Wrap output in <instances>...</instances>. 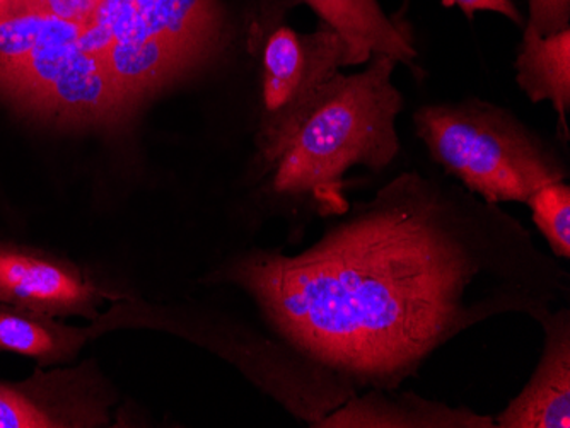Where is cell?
I'll list each match as a JSON object with an SVG mask.
<instances>
[{
  "label": "cell",
  "mask_w": 570,
  "mask_h": 428,
  "mask_svg": "<svg viewBox=\"0 0 570 428\" xmlns=\"http://www.w3.org/2000/svg\"><path fill=\"white\" fill-rule=\"evenodd\" d=\"M213 282L245 290L284 344L364 389H399L444 345L505 315L538 321L570 275L533 232L453 180L400 172L299 255L255 249Z\"/></svg>",
  "instance_id": "1"
},
{
  "label": "cell",
  "mask_w": 570,
  "mask_h": 428,
  "mask_svg": "<svg viewBox=\"0 0 570 428\" xmlns=\"http://www.w3.org/2000/svg\"><path fill=\"white\" fill-rule=\"evenodd\" d=\"M364 69L336 73L281 139L256 152L268 193L306 200L323 217L348 209L345 178L355 168L381 172L402 150L405 98L393 82L399 63L373 56Z\"/></svg>",
  "instance_id": "2"
},
{
  "label": "cell",
  "mask_w": 570,
  "mask_h": 428,
  "mask_svg": "<svg viewBox=\"0 0 570 428\" xmlns=\"http://www.w3.org/2000/svg\"><path fill=\"white\" fill-rule=\"evenodd\" d=\"M412 120L432 162L489 203H527L541 187L569 178V166L553 143L485 99L425 104Z\"/></svg>",
  "instance_id": "3"
},
{
  "label": "cell",
  "mask_w": 570,
  "mask_h": 428,
  "mask_svg": "<svg viewBox=\"0 0 570 428\" xmlns=\"http://www.w3.org/2000/svg\"><path fill=\"white\" fill-rule=\"evenodd\" d=\"M357 66L348 41L325 22L313 33L271 31L262 48L258 150L281 139L336 73Z\"/></svg>",
  "instance_id": "4"
},
{
  "label": "cell",
  "mask_w": 570,
  "mask_h": 428,
  "mask_svg": "<svg viewBox=\"0 0 570 428\" xmlns=\"http://www.w3.org/2000/svg\"><path fill=\"white\" fill-rule=\"evenodd\" d=\"M111 299L85 270L43 249L0 242V305L51 318H99Z\"/></svg>",
  "instance_id": "5"
},
{
  "label": "cell",
  "mask_w": 570,
  "mask_h": 428,
  "mask_svg": "<svg viewBox=\"0 0 570 428\" xmlns=\"http://www.w3.org/2000/svg\"><path fill=\"white\" fill-rule=\"evenodd\" d=\"M111 402L95 370L40 367L24 381H0V428L105 427Z\"/></svg>",
  "instance_id": "6"
},
{
  "label": "cell",
  "mask_w": 570,
  "mask_h": 428,
  "mask_svg": "<svg viewBox=\"0 0 570 428\" xmlns=\"http://www.w3.org/2000/svg\"><path fill=\"white\" fill-rule=\"evenodd\" d=\"M543 348L520 395L494 417L495 428H570L569 305L541 316Z\"/></svg>",
  "instance_id": "7"
},
{
  "label": "cell",
  "mask_w": 570,
  "mask_h": 428,
  "mask_svg": "<svg viewBox=\"0 0 570 428\" xmlns=\"http://www.w3.org/2000/svg\"><path fill=\"white\" fill-rule=\"evenodd\" d=\"M316 428H495V421L492 415L400 388L364 389L330 411Z\"/></svg>",
  "instance_id": "8"
},
{
  "label": "cell",
  "mask_w": 570,
  "mask_h": 428,
  "mask_svg": "<svg viewBox=\"0 0 570 428\" xmlns=\"http://www.w3.org/2000/svg\"><path fill=\"white\" fill-rule=\"evenodd\" d=\"M320 21L338 31L351 44L361 66L373 56L390 57L413 67L417 48L402 22L387 16L380 0H306Z\"/></svg>",
  "instance_id": "9"
},
{
  "label": "cell",
  "mask_w": 570,
  "mask_h": 428,
  "mask_svg": "<svg viewBox=\"0 0 570 428\" xmlns=\"http://www.w3.org/2000/svg\"><path fill=\"white\" fill-rule=\"evenodd\" d=\"M515 82L531 103H550L557 127L569 140L570 30L540 34L524 24L514 62Z\"/></svg>",
  "instance_id": "10"
},
{
  "label": "cell",
  "mask_w": 570,
  "mask_h": 428,
  "mask_svg": "<svg viewBox=\"0 0 570 428\" xmlns=\"http://www.w3.org/2000/svg\"><path fill=\"white\" fill-rule=\"evenodd\" d=\"M91 337V328H77L59 318L0 305V351L35 360L45 369L72 362Z\"/></svg>",
  "instance_id": "11"
},
{
  "label": "cell",
  "mask_w": 570,
  "mask_h": 428,
  "mask_svg": "<svg viewBox=\"0 0 570 428\" xmlns=\"http://www.w3.org/2000/svg\"><path fill=\"white\" fill-rule=\"evenodd\" d=\"M31 6L88 30L105 62L111 50L134 44L149 33L144 9L136 0H6Z\"/></svg>",
  "instance_id": "12"
},
{
  "label": "cell",
  "mask_w": 570,
  "mask_h": 428,
  "mask_svg": "<svg viewBox=\"0 0 570 428\" xmlns=\"http://www.w3.org/2000/svg\"><path fill=\"white\" fill-rule=\"evenodd\" d=\"M534 228L557 260H570V187L556 181L534 191L527 203Z\"/></svg>",
  "instance_id": "13"
},
{
  "label": "cell",
  "mask_w": 570,
  "mask_h": 428,
  "mask_svg": "<svg viewBox=\"0 0 570 428\" xmlns=\"http://www.w3.org/2000/svg\"><path fill=\"white\" fill-rule=\"evenodd\" d=\"M527 24L540 34L570 30V0H528Z\"/></svg>",
  "instance_id": "14"
},
{
  "label": "cell",
  "mask_w": 570,
  "mask_h": 428,
  "mask_svg": "<svg viewBox=\"0 0 570 428\" xmlns=\"http://www.w3.org/2000/svg\"><path fill=\"white\" fill-rule=\"evenodd\" d=\"M450 2L460 8L469 19H473L476 12H495L514 22L521 30L527 24V19L521 14L520 8L514 4V0H450Z\"/></svg>",
  "instance_id": "15"
}]
</instances>
